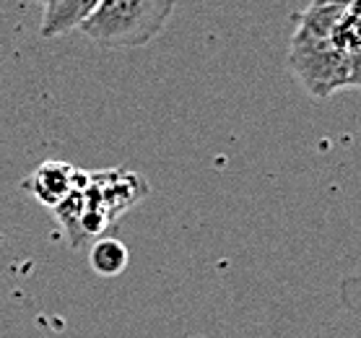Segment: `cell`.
Returning <instances> with one entry per match:
<instances>
[{
  "mask_svg": "<svg viewBox=\"0 0 361 338\" xmlns=\"http://www.w3.org/2000/svg\"><path fill=\"white\" fill-rule=\"evenodd\" d=\"M177 0H102L81 32L107 50L146 47L164 32Z\"/></svg>",
  "mask_w": 361,
  "mask_h": 338,
  "instance_id": "cell-1",
  "label": "cell"
},
{
  "mask_svg": "<svg viewBox=\"0 0 361 338\" xmlns=\"http://www.w3.org/2000/svg\"><path fill=\"white\" fill-rule=\"evenodd\" d=\"M24 188L42 206L55 208L75 190V167L66 162H44L26 177Z\"/></svg>",
  "mask_w": 361,
  "mask_h": 338,
  "instance_id": "cell-3",
  "label": "cell"
},
{
  "mask_svg": "<svg viewBox=\"0 0 361 338\" xmlns=\"http://www.w3.org/2000/svg\"><path fill=\"white\" fill-rule=\"evenodd\" d=\"M288 68L314 99H325L333 91L345 89L348 52L338 50L333 42L291 40Z\"/></svg>",
  "mask_w": 361,
  "mask_h": 338,
  "instance_id": "cell-2",
  "label": "cell"
},
{
  "mask_svg": "<svg viewBox=\"0 0 361 338\" xmlns=\"http://www.w3.org/2000/svg\"><path fill=\"white\" fill-rule=\"evenodd\" d=\"M317 3H333V6H348L353 0H317Z\"/></svg>",
  "mask_w": 361,
  "mask_h": 338,
  "instance_id": "cell-7",
  "label": "cell"
},
{
  "mask_svg": "<svg viewBox=\"0 0 361 338\" xmlns=\"http://www.w3.org/2000/svg\"><path fill=\"white\" fill-rule=\"evenodd\" d=\"M128 260H130V253L117 237H99L91 245L89 265L97 276H104V279L120 276L128 268Z\"/></svg>",
  "mask_w": 361,
  "mask_h": 338,
  "instance_id": "cell-5",
  "label": "cell"
},
{
  "mask_svg": "<svg viewBox=\"0 0 361 338\" xmlns=\"http://www.w3.org/2000/svg\"><path fill=\"white\" fill-rule=\"evenodd\" d=\"M102 0H44L39 34L44 40L66 37V34L81 29L83 21L97 11Z\"/></svg>",
  "mask_w": 361,
  "mask_h": 338,
  "instance_id": "cell-4",
  "label": "cell"
},
{
  "mask_svg": "<svg viewBox=\"0 0 361 338\" xmlns=\"http://www.w3.org/2000/svg\"><path fill=\"white\" fill-rule=\"evenodd\" d=\"M361 86V47L356 52H348V78H345V89H356Z\"/></svg>",
  "mask_w": 361,
  "mask_h": 338,
  "instance_id": "cell-6",
  "label": "cell"
},
{
  "mask_svg": "<svg viewBox=\"0 0 361 338\" xmlns=\"http://www.w3.org/2000/svg\"><path fill=\"white\" fill-rule=\"evenodd\" d=\"M42 3H44V0H42Z\"/></svg>",
  "mask_w": 361,
  "mask_h": 338,
  "instance_id": "cell-8",
  "label": "cell"
}]
</instances>
